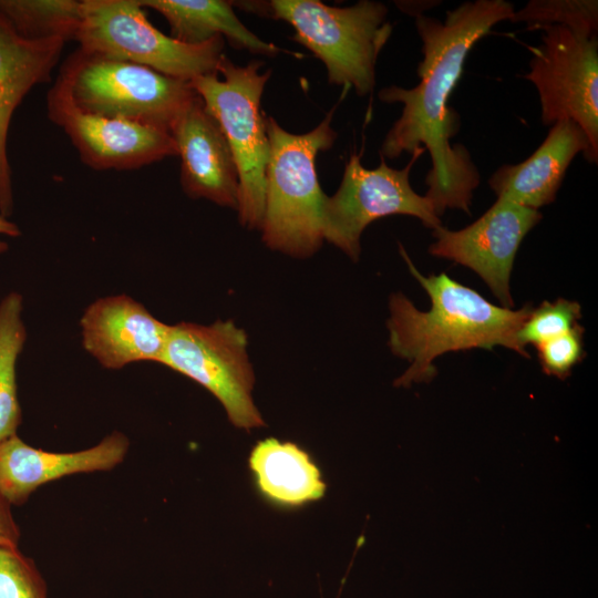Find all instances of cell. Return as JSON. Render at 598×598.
<instances>
[{
  "instance_id": "cell-1",
  "label": "cell",
  "mask_w": 598,
  "mask_h": 598,
  "mask_svg": "<svg viewBox=\"0 0 598 598\" xmlns=\"http://www.w3.org/2000/svg\"><path fill=\"white\" fill-rule=\"evenodd\" d=\"M514 11L505 0H475L447 11L444 21L415 17L423 53L416 70L420 82L412 89L390 85L378 94L384 103L403 105L384 137L381 156L394 159L421 148L429 152L432 167L425 176L424 196L439 218L446 209L470 214L481 182L467 148L451 143L460 122L447 102L474 44Z\"/></svg>"
},
{
  "instance_id": "cell-2",
  "label": "cell",
  "mask_w": 598,
  "mask_h": 598,
  "mask_svg": "<svg viewBox=\"0 0 598 598\" xmlns=\"http://www.w3.org/2000/svg\"><path fill=\"white\" fill-rule=\"evenodd\" d=\"M400 251L411 274L429 295L431 307L421 311L401 292L390 298L389 346L395 355L411 362L395 380L396 386L433 379L436 373L433 362L446 352L473 348L492 350L499 346L529 357L519 344L517 333L532 306L517 310L498 307L444 272L422 275L402 246Z\"/></svg>"
},
{
  "instance_id": "cell-3",
  "label": "cell",
  "mask_w": 598,
  "mask_h": 598,
  "mask_svg": "<svg viewBox=\"0 0 598 598\" xmlns=\"http://www.w3.org/2000/svg\"><path fill=\"white\" fill-rule=\"evenodd\" d=\"M331 110L312 131L292 134L274 117H265L269 158L265 173L262 240L272 249L307 257L320 247L322 193L316 169L320 151L330 148L337 133Z\"/></svg>"
},
{
  "instance_id": "cell-4",
  "label": "cell",
  "mask_w": 598,
  "mask_h": 598,
  "mask_svg": "<svg viewBox=\"0 0 598 598\" xmlns=\"http://www.w3.org/2000/svg\"><path fill=\"white\" fill-rule=\"evenodd\" d=\"M238 6L288 22L296 41L323 62L329 83L353 87L360 96L373 91L375 63L392 33L384 3L332 7L319 0H272Z\"/></svg>"
},
{
  "instance_id": "cell-5",
  "label": "cell",
  "mask_w": 598,
  "mask_h": 598,
  "mask_svg": "<svg viewBox=\"0 0 598 598\" xmlns=\"http://www.w3.org/2000/svg\"><path fill=\"white\" fill-rule=\"evenodd\" d=\"M261 61L236 65L225 54L217 72L189 81L206 110L221 127L239 175L238 217L247 228H260L265 212V173L269 141L260 100L270 71Z\"/></svg>"
},
{
  "instance_id": "cell-6",
  "label": "cell",
  "mask_w": 598,
  "mask_h": 598,
  "mask_svg": "<svg viewBox=\"0 0 598 598\" xmlns=\"http://www.w3.org/2000/svg\"><path fill=\"white\" fill-rule=\"evenodd\" d=\"M59 76L80 110L166 132L197 95L189 82L81 49L68 56Z\"/></svg>"
},
{
  "instance_id": "cell-7",
  "label": "cell",
  "mask_w": 598,
  "mask_h": 598,
  "mask_svg": "<svg viewBox=\"0 0 598 598\" xmlns=\"http://www.w3.org/2000/svg\"><path fill=\"white\" fill-rule=\"evenodd\" d=\"M74 40L84 52L186 82L217 72L225 44L221 35L188 44L164 34L147 20L138 0H82Z\"/></svg>"
},
{
  "instance_id": "cell-8",
  "label": "cell",
  "mask_w": 598,
  "mask_h": 598,
  "mask_svg": "<svg viewBox=\"0 0 598 598\" xmlns=\"http://www.w3.org/2000/svg\"><path fill=\"white\" fill-rule=\"evenodd\" d=\"M159 363L213 393L235 426L250 430L265 425L251 399L255 377L247 336L231 321L171 326Z\"/></svg>"
},
{
  "instance_id": "cell-9",
  "label": "cell",
  "mask_w": 598,
  "mask_h": 598,
  "mask_svg": "<svg viewBox=\"0 0 598 598\" xmlns=\"http://www.w3.org/2000/svg\"><path fill=\"white\" fill-rule=\"evenodd\" d=\"M423 152L422 148L414 152L402 169L389 167L382 156L377 168L368 169L362 165L360 155L352 154L340 187L334 195L324 198L323 238L357 260L363 230L379 218L409 215L429 228L441 226V219L427 198L419 195L410 183L411 168Z\"/></svg>"
},
{
  "instance_id": "cell-10",
  "label": "cell",
  "mask_w": 598,
  "mask_h": 598,
  "mask_svg": "<svg viewBox=\"0 0 598 598\" xmlns=\"http://www.w3.org/2000/svg\"><path fill=\"white\" fill-rule=\"evenodd\" d=\"M542 43L530 49V81L538 93L540 118L551 126L575 122L587 135L598 159V40L563 25L544 29Z\"/></svg>"
},
{
  "instance_id": "cell-11",
  "label": "cell",
  "mask_w": 598,
  "mask_h": 598,
  "mask_svg": "<svg viewBox=\"0 0 598 598\" xmlns=\"http://www.w3.org/2000/svg\"><path fill=\"white\" fill-rule=\"evenodd\" d=\"M47 106L49 118L64 131L91 168L136 169L177 156L169 132L80 110L60 76L48 92Z\"/></svg>"
},
{
  "instance_id": "cell-12",
  "label": "cell",
  "mask_w": 598,
  "mask_h": 598,
  "mask_svg": "<svg viewBox=\"0 0 598 598\" xmlns=\"http://www.w3.org/2000/svg\"><path fill=\"white\" fill-rule=\"evenodd\" d=\"M540 219L537 209L497 198L478 219L460 230L442 225L432 229L435 241L429 251L475 271L502 307L513 309L509 279L514 260L523 239Z\"/></svg>"
},
{
  "instance_id": "cell-13",
  "label": "cell",
  "mask_w": 598,
  "mask_h": 598,
  "mask_svg": "<svg viewBox=\"0 0 598 598\" xmlns=\"http://www.w3.org/2000/svg\"><path fill=\"white\" fill-rule=\"evenodd\" d=\"M181 158V184L192 198L238 208L239 175L218 122L196 95L171 131Z\"/></svg>"
},
{
  "instance_id": "cell-14",
  "label": "cell",
  "mask_w": 598,
  "mask_h": 598,
  "mask_svg": "<svg viewBox=\"0 0 598 598\" xmlns=\"http://www.w3.org/2000/svg\"><path fill=\"white\" fill-rule=\"evenodd\" d=\"M80 326L84 349L112 370L141 361L159 362L171 327L126 295L95 300Z\"/></svg>"
},
{
  "instance_id": "cell-15",
  "label": "cell",
  "mask_w": 598,
  "mask_h": 598,
  "mask_svg": "<svg viewBox=\"0 0 598 598\" xmlns=\"http://www.w3.org/2000/svg\"><path fill=\"white\" fill-rule=\"evenodd\" d=\"M128 448V437L118 431L75 452L37 448L14 434L0 442V495L11 506L23 505L47 483L73 474L113 470L124 461Z\"/></svg>"
},
{
  "instance_id": "cell-16",
  "label": "cell",
  "mask_w": 598,
  "mask_h": 598,
  "mask_svg": "<svg viewBox=\"0 0 598 598\" xmlns=\"http://www.w3.org/2000/svg\"><path fill=\"white\" fill-rule=\"evenodd\" d=\"M65 41L20 35L0 12V215L12 214L13 194L7 140L12 115L28 92L48 82Z\"/></svg>"
},
{
  "instance_id": "cell-17",
  "label": "cell",
  "mask_w": 598,
  "mask_h": 598,
  "mask_svg": "<svg viewBox=\"0 0 598 598\" xmlns=\"http://www.w3.org/2000/svg\"><path fill=\"white\" fill-rule=\"evenodd\" d=\"M584 153L596 164L590 142L575 122L558 121L525 161L504 164L488 179L497 198H505L522 206L539 209L553 203L573 159Z\"/></svg>"
},
{
  "instance_id": "cell-18",
  "label": "cell",
  "mask_w": 598,
  "mask_h": 598,
  "mask_svg": "<svg viewBox=\"0 0 598 598\" xmlns=\"http://www.w3.org/2000/svg\"><path fill=\"white\" fill-rule=\"evenodd\" d=\"M143 8L161 13L174 39L200 44L221 35L238 50L276 55L281 49L254 34L237 18L229 1L223 0H138Z\"/></svg>"
},
{
  "instance_id": "cell-19",
  "label": "cell",
  "mask_w": 598,
  "mask_h": 598,
  "mask_svg": "<svg viewBox=\"0 0 598 598\" xmlns=\"http://www.w3.org/2000/svg\"><path fill=\"white\" fill-rule=\"evenodd\" d=\"M249 466L268 498L282 505H301L323 496L326 484L309 455L296 444L266 439L256 444Z\"/></svg>"
},
{
  "instance_id": "cell-20",
  "label": "cell",
  "mask_w": 598,
  "mask_h": 598,
  "mask_svg": "<svg viewBox=\"0 0 598 598\" xmlns=\"http://www.w3.org/2000/svg\"><path fill=\"white\" fill-rule=\"evenodd\" d=\"M22 297L17 292L0 302V442L14 435L22 413L17 393V360L27 331L22 318Z\"/></svg>"
},
{
  "instance_id": "cell-21",
  "label": "cell",
  "mask_w": 598,
  "mask_h": 598,
  "mask_svg": "<svg viewBox=\"0 0 598 598\" xmlns=\"http://www.w3.org/2000/svg\"><path fill=\"white\" fill-rule=\"evenodd\" d=\"M0 12L28 39L74 40L82 18L78 0H0Z\"/></svg>"
},
{
  "instance_id": "cell-22",
  "label": "cell",
  "mask_w": 598,
  "mask_h": 598,
  "mask_svg": "<svg viewBox=\"0 0 598 598\" xmlns=\"http://www.w3.org/2000/svg\"><path fill=\"white\" fill-rule=\"evenodd\" d=\"M525 23L527 30L563 25L586 35H597V0H532L509 19Z\"/></svg>"
},
{
  "instance_id": "cell-23",
  "label": "cell",
  "mask_w": 598,
  "mask_h": 598,
  "mask_svg": "<svg viewBox=\"0 0 598 598\" xmlns=\"http://www.w3.org/2000/svg\"><path fill=\"white\" fill-rule=\"evenodd\" d=\"M580 317L581 308L576 301L564 298L544 301L537 308H532L517 333V340L525 349L527 344L536 347L569 331Z\"/></svg>"
},
{
  "instance_id": "cell-24",
  "label": "cell",
  "mask_w": 598,
  "mask_h": 598,
  "mask_svg": "<svg viewBox=\"0 0 598 598\" xmlns=\"http://www.w3.org/2000/svg\"><path fill=\"white\" fill-rule=\"evenodd\" d=\"M0 598H49L37 565L18 547L0 546Z\"/></svg>"
},
{
  "instance_id": "cell-25",
  "label": "cell",
  "mask_w": 598,
  "mask_h": 598,
  "mask_svg": "<svg viewBox=\"0 0 598 598\" xmlns=\"http://www.w3.org/2000/svg\"><path fill=\"white\" fill-rule=\"evenodd\" d=\"M584 328L577 323L569 331L536 346L543 371L559 379L570 375L585 357Z\"/></svg>"
},
{
  "instance_id": "cell-26",
  "label": "cell",
  "mask_w": 598,
  "mask_h": 598,
  "mask_svg": "<svg viewBox=\"0 0 598 598\" xmlns=\"http://www.w3.org/2000/svg\"><path fill=\"white\" fill-rule=\"evenodd\" d=\"M20 536L11 505L0 495V546L18 547Z\"/></svg>"
},
{
  "instance_id": "cell-27",
  "label": "cell",
  "mask_w": 598,
  "mask_h": 598,
  "mask_svg": "<svg viewBox=\"0 0 598 598\" xmlns=\"http://www.w3.org/2000/svg\"><path fill=\"white\" fill-rule=\"evenodd\" d=\"M0 235L18 237L20 235V230L14 223L8 220L0 215ZM7 249V243L0 239V254L4 252Z\"/></svg>"
}]
</instances>
